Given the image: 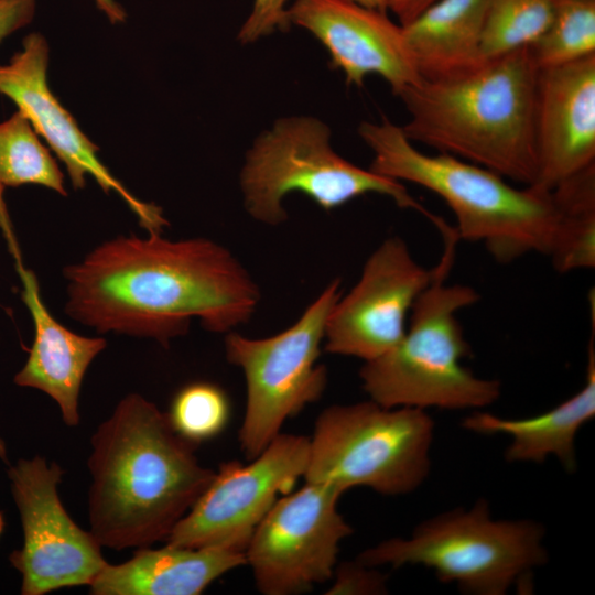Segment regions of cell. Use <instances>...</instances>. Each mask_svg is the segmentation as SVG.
I'll return each instance as SVG.
<instances>
[{"mask_svg": "<svg viewBox=\"0 0 595 595\" xmlns=\"http://www.w3.org/2000/svg\"><path fill=\"white\" fill-rule=\"evenodd\" d=\"M3 527H4V520H3L2 513L0 512V534L3 530Z\"/></svg>", "mask_w": 595, "mask_h": 595, "instance_id": "33", "label": "cell"}, {"mask_svg": "<svg viewBox=\"0 0 595 595\" xmlns=\"http://www.w3.org/2000/svg\"><path fill=\"white\" fill-rule=\"evenodd\" d=\"M544 528L532 520H494L486 500L421 522L408 538L364 550L368 566L423 565L443 583L474 595H504L548 562Z\"/></svg>", "mask_w": 595, "mask_h": 595, "instance_id": "6", "label": "cell"}, {"mask_svg": "<svg viewBox=\"0 0 595 595\" xmlns=\"http://www.w3.org/2000/svg\"><path fill=\"white\" fill-rule=\"evenodd\" d=\"M14 263L22 284L21 299L33 321L34 339L13 381L50 396L58 404L64 423L75 426L79 423L78 399L85 374L107 340L76 334L62 325L44 304L34 272L22 259Z\"/></svg>", "mask_w": 595, "mask_h": 595, "instance_id": "17", "label": "cell"}, {"mask_svg": "<svg viewBox=\"0 0 595 595\" xmlns=\"http://www.w3.org/2000/svg\"><path fill=\"white\" fill-rule=\"evenodd\" d=\"M329 129L311 117L278 120L248 151L240 173L244 203L249 215L266 225L286 220L283 198L301 192L325 210L369 193L391 198L401 208L437 218L393 178L361 169L337 154Z\"/></svg>", "mask_w": 595, "mask_h": 595, "instance_id": "8", "label": "cell"}, {"mask_svg": "<svg viewBox=\"0 0 595 595\" xmlns=\"http://www.w3.org/2000/svg\"><path fill=\"white\" fill-rule=\"evenodd\" d=\"M528 48L538 69L595 54V0L556 1L550 24Z\"/></svg>", "mask_w": 595, "mask_h": 595, "instance_id": "23", "label": "cell"}, {"mask_svg": "<svg viewBox=\"0 0 595 595\" xmlns=\"http://www.w3.org/2000/svg\"><path fill=\"white\" fill-rule=\"evenodd\" d=\"M555 1H560V0H555Z\"/></svg>", "mask_w": 595, "mask_h": 595, "instance_id": "34", "label": "cell"}, {"mask_svg": "<svg viewBox=\"0 0 595 595\" xmlns=\"http://www.w3.org/2000/svg\"><path fill=\"white\" fill-rule=\"evenodd\" d=\"M486 9L487 0H437L401 25L422 79L459 75L485 60L482 37Z\"/></svg>", "mask_w": 595, "mask_h": 595, "instance_id": "20", "label": "cell"}, {"mask_svg": "<svg viewBox=\"0 0 595 595\" xmlns=\"http://www.w3.org/2000/svg\"><path fill=\"white\" fill-rule=\"evenodd\" d=\"M288 0H255L253 9L242 24L238 40L251 43L275 30L286 31L290 26Z\"/></svg>", "mask_w": 595, "mask_h": 595, "instance_id": "27", "label": "cell"}, {"mask_svg": "<svg viewBox=\"0 0 595 595\" xmlns=\"http://www.w3.org/2000/svg\"><path fill=\"white\" fill-rule=\"evenodd\" d=\"M587 350L584 386L556 407L523 419L500 418L477 411L462 425L479 434H506L511 442L506 448L508 462L541 463L555 456L565 470L576 469L575 437L580 429L595 416V348L594 328Z\"/></svg>", "mask_w": 595, "mask_h": 595, "instance_id": "19", "label": "cell"}, {"mask_svg": "<svg viewBox=\"0 0 595 595\" xmlns=\"http://www.w3.org/2000/svg\"><path fill=\"white\" fill-rule=\"evenodd\" d=\"M342 495L305 482L275 501L244 553L261 594L296 595L332 580L340 542L353 533L338 511Z\"/></svg>", "mask_w": 595, "mask_h": 595, "instance_id": "11", "label": "cell"}, {"mask_svg": "<svg viewBox=\"0 0 595 595\" xmlns=\"http://www.w3.org/2000/svg\"><path fill=\"white\" fill-rule=\"evenodd\" d=\"M246 565L245 554L215 548H139L120 564L107 563L89 584L93 595H198Z\"/></svg>", "mask_w": 595, "mask_h": 595, "instance_id": "18", "label": "cell"}, {"mask_svg": "<svg viewBox=\"0 0 595 595\" xmlns=\"http://www.w3.org/2000/svg\"><path fill=\"white\" fill-rule=\"evenodd\" d=\"M534 136L539 187L595 164V54L538 69Z\"/></svg>", "mask_w": 595, "mask_h": 595, "instance_id": "16", "label": "cell"}, {"mask_svg": "<svg viewBox=\"0 0 595 595\" xmlns=\"http://www.w3.org/2000/svg\"><path fill=\"white\" fill-rule=\"evenodd\" d=\"M118 236L67 266L65 313L97 333L151 338L167 347L193 318L228 333L256 312L260 291L238 259L203 237Z\"/></svg>", "mask_w": 595, "mask_h": 595, "instance_id": "1", "label": "cell"}, {"mask_svg": "<svg viewBox=\"0 0 595 595\" xmlns=\"http://www.w3.org/2000/svg\"><path fill=\"white\" fill-rule=\"evenodd\" d=\"M64 470L42 456L20 458L9 479L23 530V544L10 554L22 577V595H43L88 585L108 563L101 545L78 527L58 495Z\"/></svg>", "mask_w": 595, "mask_h": 595, "instance_id": "12", "label": "cell"}, {"mask_svg": "<svg viewBox=\"0 0 595 595\" xmlns=\"http://www.w3.org/2000/svg\"><path fill=\"white\" fill-rule=\"evenodd\" d=\"M229 414L225 391L206 381L192 382L180 389L167 413L174 430L195 445L219 434Z\"/></svg>", "mask_w": 595, "mask_h": 595, "instance_id": "25", "label": "cell"}, {"mask_svg": "<svg viewBox=\"0 0 595 595\" xmlns=\"http://www.w3.org/2000/svg\"><path fill=\"white\" fill-rule=\"evenodd\" d=\"M434 277L398 236L382 241L354 288L333 306L325 350L364 361L391 350L403 337L413 304Z\"/></svg>", "mask_w": 595, "mask_h": 595, "instance_id": "13", "label": "cell"}, {"mask_svg": "<svg viewBox=\"0 0 595 595\" xmlns=\"http://www.w3.org/2000/svg\"><path fill=\"white\" fill-rule=\"evenodd\" d=\"M437 230L443 251L432 281L412 306L403 337L359 371L370 400L386 408L478 409L500 397L499 381L477 377L463 364L472 348L457 314L480 295L472 286L447 283L459 238L446 221Z\"/></svg>", "mask_w": 595, "mask_h": 595, "instance_id": "5", "label": "cell"}, {"mask_svg": "<svg viewBox=\"0 0 595 595\" xmlns=\"http://www.w3.org/2000/svg\"><path fill=\"white\" fill-rule=\"evenodd\" d=\"M340 296V280L331 281L286 329L266 338L225 334L227 360L241 369L247 389L239 430L241 452L255 458L281 433L284 422L317 401L327 382L317 363L328 315Z\"/></svg>", "mask_w": 595, "mask_h": 595, "instance_id": "9", "label": "cell"}, {"mask_svg": "<svg viewBox=\"0 0 595 595\" xmlns=\"http://www.w3.org/2000/svg\"><path fill=\"white\" fill-rule=\"evenodd\" d=\"M555 4V0H487L483 57L530 46L550 24Z\"/></svg>", "mask_w": 595, "mask_h": 595, "instance_id": "24", "label": "cell"}, {"mask_svg": "<svg viewBox=\"0 0 595 595\" xmlns=\"http://www.w3.org/2000/svg\"><path fill=\"white\" fill-rule=\"evenodd\" d=\"M48 45L40 33L28 34L22 50L8 64H0V94L11 99L37 134L64 163L74 190L91 176L105 193H117L149 234H162L167 226L161 207L131 194L98 159L99 148L80 130L47 84Z\"/></svg>", "mask_w": 595, "mask_h": 595, "instance_id": "14", "label": "cell"}, {"mask_svg": "<svg viewBox=\"0 0 595 595\" xmlns=\"http://www.w3.org/2000/svg\"><path fill=\"white\" fill-rule=\"evenodd\" d=\"M560 223L549 256L558 272L595 267V164L552 188Z\"/></svg>", "mask_w": 595, "mask_h": 595, "instance_id": "22", "label": "cell"}, {"mask_svg": "<svg viewBox=\"0 0 595 595\" xmlns=\"http://www.w3.org/2000/svg\"><path fill=\"white\" fill-rule=\"evenodd\" d=\"M90 444L89 531L115 550L165 541L215 475L167 413L139 393L118 402Z\"/></svg>", "mask_w": 595, "mask_h": 595, "instance_id": "2", "label": "cell"}, {"mask_svg": "<svg viewBox=\"0 0 595 595\" xmlns=\"http://www.w3.org/2000/svg\"><path fill=\"white\" fill-rule=\"evenodd\" d=\"M358 131L374 152L369 170L440 196L455 216L459 239L480 242L499 263L529 253L550 256L560 223L553 190L518 188L501 175L456 156L425 154L388 119L365 121Z\"/></svg>", "mask_w": 595, "mask_h": 595, "instance_id": "4", "label": "cell"}, {"mask_svg": "<svg viewBox=\"0 0 595 595\" xmlns=\"http://www.w3.org/2000/svg\"><path fill=\"white\" fill-rule=\"evenodd\" d=\"M99 10H101L111 23H119L126 20V11L115 0H95Z\"/></svg>", "mask_w": 595, "mask_h": 595, "instance_id": "30", "label": "cell"}, {"mask_svg": "<svg viewBox=\"0 0 595 595\" xmlns=\"http://www.w3.org/2000/svg\"><path fill=\"white\" fill-rule=\"evenodd\" d=\"M288 12L291 23L327 48L348 84L360 86L367 75L377 74L398 96L421 82L402 26L386 12L349 0H296Z\"/></svg>", "mask_w": 595, "mask_h": 595, "instance_id": "15", "label": "cell"}, {"mask_svg": "<svg viewBox=\"0 0 595 595\" xmlns=\"http://www.w3.org/2000/svg\"><path fill=\"white\" fill-rule=\"evenodd\" d=\"M309 448L310 437L280 433L249 464L223 463L164 542L245 553L280 495L304 476Z\"/></svg>", "mask_w": 595, "mask_h": 595, "instance_id": "10", "label": "cell"}, {"mask_svg": "<svg viewBox=\"0 0 595 595\" xmlns=\"http://www.w3.org/2000/svg\"><path fill=\"white\" fill-rule=\"evenodd\" d=\"M326 594H383L387 592V576L374 566L359 561L337 564Z\"/></svg>", "mask_w": 595, "mask_h": 595, "instance_id": "26", "label": "cell"}, {"mask_svg": "<svg viewBox=\"0 0 595 595\" xmlns=\"http://www.w3.org/2000/svg\"><path fill=\"white\" fill-rule=\"evenodd\" d=\"M35 12V0H0V43L28 25Z\"/></svg>", "mask_w": 595, "mask_h": 595, "instance_id": "28", "label": "cell"}, {"mask_svg": "<svg viewBox=\"0 0 595 595\" xmlns=\"http://www.w3.org/2000/svg\"><path fill=\"white\" fill-rule=\"evenodd\" d=\"M360 6L375 9L381 12H387L385 0H349Z\"/></svg>", "mask_w": 595, "mask_h": 595, "instance_id": "31", "label": "cell"}, {"mask_svg": "<svg viewBox=\"0 0 595 595\" xmlns=\"http://www.w3.org/2000/svg\"><path fill=\"white\" fill-rule=\"evenodd\" d=\"M433 434L426 410L372 400L329 405L315 421L303 478L343 494L354 487L409 494L429 475Z\"/></svg>", "mask_w": 595, "mask_h": 595, "instance_id": "7", "label": "cell"}, {"mask_svg": "<svg viewBox=\"0 0 595 595\" xmlns=\"http://www.w3.org/2000/svg\"><path fill=\"white\" fill-rule=\"evenodd\" d=\"M33 184L67 195L55 159L28 118L17 110L0 122V229L12 257L21 253L3 199L7 187Z\"/></svg>", "mask_w": 595, "mask_h": 595, "instance_id": "21", "label": "cell"}, {"mask_svg": "<svg viewBox=\"0 0 595 595\" xmlns=\"http://www.w3.org/2000/svg\"><path fill=\"white\" fill-rule=\"evenodd\" d=\"M437 0H385L386 9L392 11L400 25H407Z\"/></svg>", "mask_w": 595, "mask_h": 595, "instance_id": "29", "label": "cell"}, {"mask_svg": "<svg viewBox=\"0 0 595 595\" xmlns=\"http://www.w3.org/2000/svg\"><path fill=\"white\" fill-rule=\"evenodd\" d=\"M538 68L529 48L484 60L459 75L421 79L402 90L411 142L534 185Z\"/></svg>", "mask_w": 595, "mask_h": 595, "instance_id": "3", "label": "cell"}, {"mask_svg": "<svg viewBox=\"0 0 595 595\" xmlns=\"http://www.w3.org/2000/svg\"><path fill=\"white\" fill-rule=\"evenodd\" d=\"M6 456V450L4 445L2 444V441L0 440V457Z\"/></svg>", "mask_w": 595, "mask_h": 595, "instance_id": "32", "label": "cell"}]
</instances>
